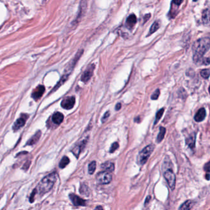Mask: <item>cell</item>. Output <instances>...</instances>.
I'll return each mask as SVG.
<instances>
[{"label":"cell","instance_id":"29","mask_svg":"<svg viewBox=\"0 0 210 210\" xmlns=\"http://www.w3.org/2000/svg\"><path fill=\"white\" fill-rule=\"evenodd\" d=\"M119 145L118 142H114V143H113V144H112L110 150H109V152H110V153H113V152H114L119 148Z\"/></svg>","mask_w":210,"mask_h":210},{"label":"cell","instance_id":"38","mask_svg":"<svg viewBox=\"0 0 210 210\" xmlns=\"http://www.w3.org/2000/svg\"><path fill=\"white\" fill-rule=\"evenodd\" d=\"M197 0H194V2H197Z\"/></svg>","mask_w":210,"mask_h":210},{"label":"cell","instance_id":"31","mask_svg":"<svg viewBox=\"0 0 210 210\" xmlns=\"http://www.w3.org/2000/svg\"><path fill=\"white\" fill-rule=\"evenodd\" d=\"M204 171L207 172H210V161L206 163L203 167Z\"/></svg>","mask_w":210,"mask_h":210},{"label":"cell","instance_id":"30","mask_svg":"<svg viewBox=\"0 0 210 210\" xmlns=\"http://www.w3.org/2000/svg\"><path fill=\"white\" fill-rule=\"evenodd\" d=\"M109 115H110V113H109V111L106 112V113H104V115H103V116L101 118V121H102L103 123H104V122H106L107 120V119L108 118V117L109 116Z\"/></svg>","mask_w":210,"mask_h":210},{"label":"cell","instance_id":"1","mask_svg":"<svg viewBox=\"0 0 210 210\" xmlns=\"http://www.w3.org/2000/svg\"><path fill=\"white\" fill-rule=\"evenodd\" d=\"M210 48V38L205 37L198 40L192 46L193 59L194 62L197 63L202 60L203 55Z\"/></svg>","mask_w":210,"mask_h":210},{"label":"cell","instance_id":"9","mask_svg":"<svg viewBox=\"0 0 210 210\" xmlns=\"http://www.w3.org/2000/svg\"><path fill=\"white\" fill-rule=\"evenodd\" d=\"M28 117V115H25V114L21 116V117L18 118L16 120V122L14 123L13 127V130L14 131H17V130L20 129L21 128H22L23 126L25 124V123H26V121H27Z\"/></svg>","mask_w":210,"mask_h":210},{"label":"cell","instance_id":"36","mask_svg":"<svg viewBox=\"0 0 210 210\" xmlns=\"http://www.w3.org/2000/svg\"><path fill=\"white\" fill-rule=\"evenodd\" d=\"M95 209H103V208L101 206H97Z\"/></svg>","mask_w":210,"mask_h":210},{"label":"cell","instance_id":"28","mask_svg":"<svg viewBox=\"0 0 210 210\" xmlns=\"http://www.w3.org/2000/svg\"><path fill=\"white\" fill-rule=\"evenodd\" d=\"M160 90L159 89H156L154 92L153 93V94H152L151 96V99L152 100H157L159 97V95H160Z\"/></svg>","mask_w":210,"mask_h":210},{"label":"cell","instance_id":"37","mask_svg":"<svg viewBox=\"0 0 210 210\" xmlns=\"http://www.w3.org/2000/svg\"><path fill=\"white\" fill-rule=\"evenodd\" d=\"M208 90H209V94H210V86H209V87Z\"/></svg>","mask_w":210,"mask_h":210},{"label":"cell","instance_id":"20","mask_svg":"<svg viewBox=\"0 0 210 210\" xmlns=\"http://www.w3.org/2000/svg\"><path fill=\"white\" fill-rule=\"evenodd\" d=\"M159 27H160V22L158 20L154 22L153 24V25H152L150 27L149 33L147 34V36H150L152 34L156 32L159 28Z\"/></svg>","mask_w":210,"mask_h":210},{"label":"cell","instance_id":"15","mask_svg":"<svg viewBox=\"0 0 210 210\" xmlns=\"http://www.w3.org/2000/svg\"><path fill=\"white\" fill-rule=\"evenodd\" d=\"M41 131H38L28 140L26 144L28 146H33L35 144L39 141V139L41 137Z\"/></svg>","mask_w":210,"mask_h":210},{"label":"cell","instance_id":"32","mask_svg":"<svg viewBox=\"0 0 210 210\" xmlns=\"http://www.w3.org/2000/svg\"><path fill=\"white\" fill-rule=\"evenodd\" d=\"M202 64L205 65H208L210 64V58H204L202 60Z\"/></svg>","mask_w":210,"mask_h":210},{"label":"cell","instance_id":"33","mask_svg":"<svg viewBox=\"0 0 210 210\" xmlns=\"http://www.w3.org/2000/svg\"><path fill=\"white\" fill-rule=\"evenodd\" d=\"M182 1H183V0H173L172 3L173 4H174L175 6H179L182 3Z\"/></svg>","mask_w":210,"mask_h":210},{"label":"cell","instance_id":"19","mask_svg":"<svg viewBox=\"0 0 210 210\" xmlns=\"http://www.w3.org/2000/svg\"><path fill=\"white\" fill-rule=\"evenodd\" d=\"M101 168L105 171H108V172H112L114 170L115 166L113 163L109 162V161H107L105 162L101 165Z\"/></svg>","mask_w":210,"mask_h":210},{"label":"cell","instance_id":"8","mask_svg":"<svg viewBox=\"0 0 210 210\" xmlns=\"http://www.w3.org/2000/svg\"><path fill=\"white\" fill-rule=\"evenodd\" d=\"M75 104V98L73 96L68 97L64 99L61 103V106L66 110H69L73 108Z\"/></svg>","mask_w":210,"mask_h":210},{"label":"cell","instance_id":"5","mask_svg":"<svg viewBox=\"0 0 210 210\" xmlns=\"http://www.w3.org/2000/svg\"><path fill=\"white\" fill-rule=\"evenodd\" d=\"M98 183L100 184H108L112 180V176L107 171H103L98 173L96 177Z\"/></svg>","mask_w":210,"mask_h":210},{"label":"cell","instance_id":"35","mask_svg":"<svg viewBox=\"0 0 210 210\" xmlns=\"http://www.w3.org/2000/svg\"><path fill=\"white\" fill-rule=\"evenodd\" d=\"M121 108V103H118L116 104L115 106V110H120Z\"/></svg>","mask_w":210,"mask_h":210},{"label":"cell","instance_id":"16","mask_svg":"<svg viewBox=\"0 0 210 210\" xmlns=\"http://www.w3.org/2000/svg\"><path fill=\"white\" fill-rule=\"evenodd\" d=\"M63 119H64V116L60 112L55 113L52 117V120L53 123H54L56 124H60L63 122Z\"/></svg>","mask_w":210,"mask_h":210},{"label":"cell","instance_id":"7","mask_svg":"<svg viewBox=\"0 0 210 210\" xmlns=\"http://www.w3.org/2000/svg\"><path fill=\"white\" fill-rule=\"evenodd\" d=\"M95 68V64L89 65L86 70L84 72L80 78V80L84 83H87L90 80L91 77L93 74V71Z\"/></svg>","mask_w":210,"mask_h":210},{"label":"cell","instance_id":"34","mask_svg":"<svg viewBox=\"0 0 210 210\" xmlns=\"http://www.w3.org/2000/svg\"><path fill=\"white\" fill-rule=\"evenodd\" d=\"M150 17V14H146V15L144 16V23H145L146 22H147V20H148Z\"/></svg>","mask_w":210,"mask_h":210},{"label":"cell","instance_id":"11","mask_svg":"<svg viewBox=\"0 0 210 210\" xmlns=\"http://www.w3.org/2000/svg\"><path fill=\"white\" fill-rule=\"evenodd\" d=\"M87 139H85L84 140V141H80V142L76 146L71 150L72 152V153L74 154V155L76 157V158H78L80 152H81V151L83 150L84 149V148L85 147L86 145V143H87Z\"/></svg>","mask_w":210,"mask_h":210},{"label":"cell","instance_id":"14","mask_svg":"<svg viewBox=\"0 0 210 210\" xmlns=\"http://www.w3.org/2000/svg\"><path fill=\"white\" fill-rule=\"evenodd\" d=\"M206 116V111L204 108H201L198 110L194 116V120L197 122H202Z\"/></svg>","mask_w":210,"mask_h":210},{"label":"cell","instance_id":"27","mask_svg":"<svg viewBox=\"0 0 210 210\" xmlns=\"http://www.w3.org/2000/svg\"><path fill=\"white\" fill-rule=\"evenodd\" d=\"M200 75L203 78L208 79L210 76V71L208 69H203L200 72Z\"/></svg>","mask_w":210,"mask_h":210},{"label":"cell","instance_id":"25","mask_svg":"<svg viewBox=\"0 0 210 210\" xmlns=\"http://www.w3.org/2000/svg\"><path fill=\"white\" fill-rule=\"evenodd\" d=\"M96 166H97V163L95 161H92L89 165L88 170H89V173L90 174H93L94 173L96 169Z\"/></svg>","mask_w":210,"mask_h":210},{"label":"cell","instance_id":"22","mask_svg":"<svg viewBox=\"0 0 210 210\" xmlns=\"http://www.w3.org/2000/svg\"><path fill=\"white\" fill-rule=\"evenodd\" d=\"M165 133H166V129H165V128H163V127H160V128L159 133V134L157 136V142L158 143L161 142L162 141V140L163 139V138H164Z\"/></svg>","mask_w":210,"mask_h":210},{"label":"cell","instance_id":"17","mask_svg":"<svg viewBox=\"0 0 210 210\" xmlns=\"http://www.w3.org/2000/svg\"><path fill=\"white\" fill-rule=\"evenodd\" d=\"M195 139L196 136L195 134L194 133L185 139V144L191 148H194L195 146Z\"/></svg>","mask_w":210,"mask_h":210},{"label":"cell","instance_id":"10","mask_svg":"<svg viewBox=\"0 0 210 210\" xmlns=\"http://www.w3.org/2000/svg\"><path fill=\"white\" fill-rule=\"evenodd\" d=\"M69 196L70 199H71L72 203L74 204V205L82 206H84L86 205V201L83 199V198H81L80 197L78 196L77 195L74 194H69Z\"/></svg>","mask_w":210,"mask_h":210},{"label":"cell","instance_id":"13","mask_svg":"<svg viewBox=\"0 0 210 210\" xmlns=\"http://www.w3.org/2000/svg\"><path fill=\"white\" fill-rule=\"evenodd\" d=\"M44 91H45L44 86L42 85H39L33 91L31 94V97L34 100H38L43 95Z\"/></svg>","mask_w":210,"mask_h":210},{"label":"cell","instance_id":"4","mask_svg":"<svg viewBox=\"0 0 210 210\" xmlns=\"http://www.w3.org/2000/svg\"><path fill=\"white\" fill-rule=\"evenodd\" d=\"M87 8V2L86 0H81L79 9H78V12L77 14V16L76 17V19L73 21L72 22V26H76L78 24V23L80 21L84 16V14L86 13V10Z\"/></svg>","mask_w":210,"mask_h":210},{"label":"cell","instance_id":"21","mask_svg":"<svg viewBox=\"0 0 210 210\" xmlns=\"http://www.w3.org/2000/svg\"><path fill=\"white\" fill-rule=\"evenodd\" d=\"M193 206V202L192 200H187L184 203H182L181 206L179 208V209H183V210H188L192 208Z\"/></svg>","mask_w":210,"mask_h":210},{"label":"cell","instance_id":"3","mask_svg":"<svg viewBox=\"0 0 210 210\" xmlns=\"http://www.w3.org/2000/svg\"><path fill=\"white\" fill-rule=\"evenodd\" d=\"M154 149V147L153 145H149L140 152L137 157L138 164L140 165H143L145 164L151 154L153 153Z\"/></svg>","mask_w":210,"mask_h":210},{"label":"cell","instance_id":"12","mask_svg":"<svg viewBox=\"0 0 210 210\" xmlns=\"http://www.w3.org/2000/svg\"><path fill=\"white\" fill-rule=\"evenodd\" d=\"M137 22V18L135 14H131L128 16L126 20L125 26L128 29H132Z\"/></svg>","mask_w":210,"mask_h":210},{"label":"cell","instance_id":"26","mask_svg":"<svg viewBox=\"0 0 210 210\" xmlns=\"http://www.w3.org/2000/svg\"><path fill=\"white\" fill-rule=\"evenodd\" d=\"M164 113V109L162 108L161 109H160L156 113V120H155V122H154V125H156L158 122L160 120V118H162V116Z\"/></svg>","mask_w":210,"mask_h":210},{"label":"cell","instance_id":"23","mask_svg":"<svg viewBox=\"0 0 210 210\" xmlns=\"http://www.w3.org/2000/svg\"><path fill=\"white\" fill-rule=\"evenodd\" d=\"M69 158L66 156H64L62 158V160L59 163V166L60 168H64L69 164Z\"/></svg>","mask_w":210,"mask_h":210},{"label":"cell","instance_id":"24","mask_svg":"<svg viewBox=\"0 0 210 210\" xmlns=\"http://www.w3.org/2000/svg\"><path fill=\"white\" fill-rule=\"evenodd\" d=\"M79 190H80V193L82 195H86V196H89V193H90L88 187L86 184H82L80 185V188Z\"/></svg>","mask_w":210,"mask_h":210},{"label":"cell","instance_id":"6","mask_svg":"<svg viewBox=\"0 0 210 210\" xmlns=\"http://www.w3.org/2000/svg\"><path fill=\"white\" fill-rule=\"evenodd\" d=\"M164 178L166 179L171 190H174L176 184V176L171 170H167L164 173Z\"/></svg>","mask_w":210,"mask_h":210},{"label":"cell","instance_id":"18","mask_svg":"<svg viewBox=\"0 0 210 210\" xmlns=\"http://www.w3.org/2000/svg\"><path fill=\"white\" fill-rule=\"evenodd\" d=\"M202 21L205 25L210 23V9H206L203 11Z\"/></svg>","mask_w":210,"mask_h":210},{"label":"cell","instance_id":"2","mask_svg":"<svg viewBox=\"0 0 210 210\" xmlns=\"http://www.w3.org/2000/svg\"><path fill=\"white\" fill-rule=\"evenodd\" d=\"M57 180V174L55 172L51 173L44 177L38 185V190L41 195H44L49 192Z\"/></svg>","mask_w":210,"mask_h":210}]
</instances>
